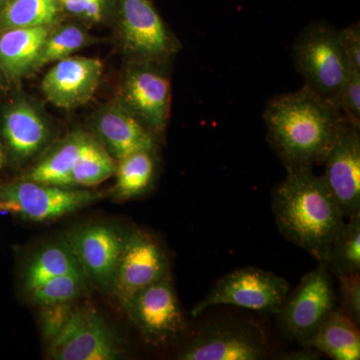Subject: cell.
Segmentation results:
<instances>
[{
	"label": "cell",
	"instance_id": "obj_29",
	"mask_svg": "<svg viewBox=\"0 0 360 360\" xmlns=\"http://www.w3.org/2000/svg\"><path fill=\"white\" fill-rule=\"evenodd\" d=\"M340 281V309L354 323L360 324V276L338 277Z\"/></svg>",
	"mask_w": 360,
	"mask_h": 360
},
{
	"label": "cell",
	"instance_id": "obj_27",
	"mask_svg": "<svg viewBox=\"0 0 360 360\" xmlns=\"http://www.w3.org/2000/svg\"><path fill=\"white\" fill-rule=\"evenodd\" d=\"M89 41L86 33L77 25H65L51 32L37 59V68L70 58Z\"/></svg>",
	"mask_w": 360,
	"mask_h": 360
},
{
	"label": "cell",
	"instance_id": "obj_15",
	"mask_svg": "<svg viewBox=\"0 0 360 360\" xmlns=\"http://www.w3.org/2000/svg\"><path fill=\"white\" fill-rule=\"evenodd\" d=\"M103 65L97 58L70 56L58 61L42 80L47 101L59 108H78L96 94Z\"/></svg>",
	"mask_w": 360,
	"mask_h": 360
},
{
	"label": "cell",
	"instance_id": "obj_4",
	"mask_svg": "<svg viewBox=\"0 0 360 360\" xmlns=\"http://www.w3.org/2000/svg\"><path fill=\"white\" fill-rule=\"evenodd\" d=\"M103 198V193L86 188L21 179L0 184V212L37 222L60 219Z\"/></svg>",
	"mask_w": 360,
	"mask_h": 360
},
{
	"label": "cell",
	"instance_id": "obj_13",
	"mask_svg": "<svg viewBox=\"0 0 360 360\" xmlns=\"http://www.w3.org/2000/svg\"><path fill=\"white\" fill-rule=\"evenodd\" d=\"M169 274L167 253L148 232L132 229L118 262L111 292L123 303Z\"/></svg>",
	"mask_w": 360,
	"mask_h": 360
},
{
	"label": "cell",
	"instance_id": "obj_6",
	"mask_svg": "<svg viewBox=\"0 0 360 360\" xmlns=\"http://www.w3.org/2000/svg\"><path fill=\"white\" fill-rule=\"evenodd\" d=\"M288 292L290 284L283 277L257 267H243L220 278L193 307L191 315L198 316L220 304L276 314Z\"/></svg>",
	"mask_w": 360,
	"mask_h": 360
},
{
	"label": "cell",
	"instance_id": "obj_14",
	"mask_svg": "<svg viewBox=\"0 0 360 360\" xmlns=\"http://www.w3.org/2000/svg\"><path fill=\"white\" fill-rule=\"evenodd\" d=\"M322 181L345 219L360 214V127L347 122L326 156Z\"/></svg>",
	"mask_w": 360,
	"mask_h": 360
},
{
	"label": "cell",
	"instance_id": "obj_31",
	"mask_svg": "<svg viewBox=\"0 0 360 360\" xmlns=\"http://www.w3.org/2000/svg\"><path fill=\"white\" fill-rule=\"evenodd\" d=\"M66 13L97 22L103 18L106 0H58Z\"/></svg>",
	"mask_w": 360,
	"mask_h": 360
},
{
	"label": "cell",
	"instance_id": "obj_33",
	"mask_svg": "<svg viewBox=\"0 0 360 360\" xmlns=\"http://www.w3.org/2000/svg\"><path fill=\"white\" fill-rule=\"evenodd\" d=\"M6 161V148L2 146L1 141H0V170L4 168Z\"/></svg>",
	"mask_w": 360,
	"mask_h": 360
},
{
	"label": "cell",
	"instance_id": "obj_17",
	"mask_svg": "<svg viewBox=\"0 0 360 360\" xmlns=\"http://www.w3.org/2000/svg\"><path fill=\"white\" fill-rule=\"evenodd\" d=\"M49 127L37 110L26 101H18L4 113L2 136L11 160H30L49 139Z\"/></svg>",
	"mask_w": 360,
	"mask_h": 360
},
{
	"label": "cell",
	"instance_id": "obj_1",
	"mask_svg": "<svg viewBox=\"0 0 360 360\" xmlns=\"http://www.w3.org/2000/svg\"><path fill=\"white\" fill-rule=\"evenodd\" d=\"M264 120L270 146L285 168L323 162L348 122L333 101L305 85L270 99Z\"/></svg>",
	"mask_w": 360,
	"mask_h": 360
},
{
	"label": "cell",
	"instance_id": "obj_34",
	"mask_svg": "<svg viewBox=\"0 0 360 360\" xmlns=\"http://www.w3.org/2000/svg\"><path fill=\"white\" fill-rule=\"evenodd\" d=\"M4 72L2 71L1 68H0V90L2 89V82H4Z\"/></svg>",
	"mask_w": 360,
	"mask_h": 360
},
{
	"label": "cell",
	"instance_id": "obj_24",
	"mask_svg": "<svg viewBox=\"0 0 360 360\" xmlns=\"http://www.w3.org/2000/svg\"><path fill=\"white\" fill-rule=\"evenodd\" d=\"M60 9L58 0H9L0 9V32L51 26L58 20Z\"/></svg>",
	"mask_w": 360,
	"mask_h": 360
},
{
	"label": "cell",
	"instance_id": "obj_8",
	"mask_svg": "<svg viewBox=\"0 0 360 360\" xmlns=\"http://www.w3.org/2000/svg\"><path fill=\"white\" fill-rule=\"evenodd\" d=\"M49 341L52 359L115 360L124 354L122 340L90 307H73L65 326Z\"/></svg>",
	"mask_w": 360,
	"mask_h": 360
},
{
	"label": "cell",
	"instance_id": "obj_5",
	"mask_svg": "<svg viewBox=\"0 0 360 360\" xmlns=\"http://www.w3.org/2000/svg\"><path fill=\"white\" fill-rule=\"evenodd\" d=\"M335 285L329 270L319 264L288 292L277 311V326L284 338L304 345L335 309Z\"/></svg>",
	"mask_w": 360,
	"mask_h": 360
},
{
	"label": "cell",
	"instance_id": "obj_32",
	"mask_svg": "<svg viewBox=\"0 0 360 360\" xmlns=\"http://www.w3.org/2000/svg\"><path fill=\"white\" fill-rule=\"evenodd\" d=\"M338 40L350 68L360 70V25L359 21L338 30Z\"/></svg>",
	"mask_w": 360,
	"mask_h": 360
},
{
	"label": "cell",
	"instance_id": "obj_22",
	"mask_svg": "<svg viewBox=\"0 0 360 360\" xmlns=\"http://www.w3.org/2000/svg\"><path fill=\"white\" fill-rule=\"evenodd\" d=\"M156 165V151L148 150L137 151L116 161V198L129 200L148 193L155 181Z\"/></svg>",
	"mask_w": 360,
	"mask_h": 360
},
{
	"label": "cell",
	"instance_id": "obj_12",
	"mask_svg": "<svg viewBox=\"0 0 360 360\" xmlns=\"http://www.w3.org/2000/svg\"><path fill=\"white\" fill-rule=\"evenodd\" d=\"M130 233L111 225L86 224L68 231L65 240L86 276L110 290Z\"/></svg>",
	"mask_w": 360,
	"mask_h": 360
},
{
	"label": "cell",
	"instance_id": "obj_23",
	"mask_svg": "<svg viewBox=\"0 0 360 360\" xmlns=\"http://www.w3.org/2000/svg\"><path fill=\"white\" fill-rule=\"evenodd\" d=\"M323 265L336 277L360 271V214L345 222L329 246Z\"/></svg>",
	"mask_w": 360,
	"mask_h": 360
},
{
	"label": "cell",
	"instance_id": "obj_26",
	"mask_svg": "<svg viewBox=\"0 0 360 360\" xmlns=\"http://www.w3.org/2000/svg\"><path fill=\"white\" fill-rule=\"evenodd\" d=\"M87 276L84 272H72L49 279L26 292L32 302L39 305L72 302L84 293Z\"/></svg>",
	"mask_w": 360,
	"mask_h": 360
},
{
	"label": "cell",
	"instance_id": "obj_9",
	"mask_svg": "<svg viewBox=\"0 0 360 360\" xmlns=\"http://www.w3.org/2000/svg\"><path fill=\"white\" fill-rule=\"evenodd\" d=\"M153 61H131L122 85L120 103L155 137L167 129L172 85L162 66Z\"/></svg>",
	"mask_w": 360,
	"mask_h": 360
},
{
	"label": "cell",
	"instance_id": "obj_21",
	"mask_svg": "<svg viewBox=\"0 0 360 360\" xmlns=\"http://www.w3.org/2000/svg\"><path fill=\"white\" fill-rule=\"evenodd\" d=\"M72 272L84 270L68 241L52 243L37 251L23 265L20 272L21 288L26 293L49 279Z\"/></svg>",
	"mask_w": 360,
	"mask_h": 360
},
{
	"label": "cell",
	"instance_id": "obj_35",
	"mask_svg": "<svg viewBox=\"0 0 360 360\" xmlns=\"http://www.w3.org/2000/svg\"><path fill=\"white\" fill-rule=\"evenodd\" d=\"M4 6V0H0V9Z\"/></svg>",
	"mask_w": 360,
	"mask_h": 360
},
{
	"label": "cell",
	"instance_id": "obj_2",
	"mask_svg": "<svg viewBox=\"0 0 360 360\" xmlns=\"http://www.w3.org/2000/svg\"><path fill=\"white\" fill-rule=\"evenodd\" d=\"M274 188L272 210L281 234L323 264L345 217L311 167L286 168Z\"/></svg>",
	"mask_w": 360,
	"mask_h": 360
},
{
	"label": "cell",
	"instance_id": "obj_10",
	"mask_svg": "<svg viewBox=\"0 0 360 360\" xmlns=\"http://www.w3.org/2000/svg\"><path fill=\"white\" fill-rule=\"evenodd\" d=\"M271 350L264 333L238 322L206 326L184 348L180 360H262Z\"/></svg>",
	"mask_w": 360,
	"mask_h": 360
},
{
	"label": "cell",
	"instance_id": "obj_18",
	"mask_svg": "<svg viewBox=\"0 0 360 360\" xmlns=\"http://www.w3.org/2000/svg\"><path fill=\"white\" fill-rule=\"evenodd\" d=\"M51 26L18 27L0 32V68L7 77L18 79L35 70Z\"/></svg>",
	"mask_w": 360,
	"mask_h": 360
},
{
	"label": "cell",
	"instance_id": "obj_11",
	"mask_svg": "<svg viewBox=\"0 0 360 360\" xmlns=\"http://www.w3.org/2000/svg\"><path fill=\"white\" fill-rule=\"evenodd\" d=\"M122 305L151 342H165L186 329V317L169 274L139 290Z\"/></svg>",
	"mask_w": 360,
	"mask_h": 360
},
{
	"label": "cell",
	"instance_id": "obj_16",
	"mask_svg": "<svg viewBox=\"0 0 360 360\" xmlns=\"http://www.w3.org/2000/svg\"><path fill=\"white\" fill-rule=\"evenodd\" d=\"M97 134L116 161L137 151H156L158 139L122 103L105 106L96 122Z\"/></svg>",
	"mask_w": 360,
	"mask_h": 360
},
{
	"label": "cell",
	"instance_id": "obj_20",
	"mask_svg": "<svg viewBox=\"0 0 360 360\" xmlns=\"http://www.w3.org/2000/svg\"><path fill=\"white\" fill-rule=\"evenodd\" d=\"M90 137L80 131L68 135L20 179L49 186H70L71 172Z\"/></svg>",
	"mask_w": 360,
	"mask_h": 360
},
{
	"label": "cell",
	"instance_id": "obj_25",
	"mask_svg": "<svg viewBox=\"0 0 360 360\" xmlns=\"http://www.w3.org/2000/svg\"><path fill=\"white\" fill-rule=\"evenodd\" d=\"M116 162L103 144L90 137L70 176L71 187H92L115 175Z\"/></svg>",
	"mask_w": 360,
	"mask_h": 360
},
{
	"label": "cell",
	"instance_id": "obj_28",
	"mask_svg": "<svg viewBox=\"0 0 360 360\" xmlns=\"http://www.w3.org/2000/svg\"><path fill=\"white\" fill-rule=\"evenodd\" d=\"M333 103L348 122L360 127V70L350 68Z\"/></svg>",
	"mask_w": 360,
	"mask_h": 360
},
{
	"label": "cell",
	"instance_id": "obj_30",
	"mask_svg": "<svg viewBox=\"0 0 360 360\" xmlns=\"http://www.w3.org/2000/svg\"><path fill=\"white\" fill-rule=\"evenodd\" d=\"M73 307L72 302L42 305L41 328L47 340H51L63 329Z\"/></svg>",
	"mask_w": 360,
	"mask_h": 360
},
{
	"label": "cell",
	"instance_id": "obj_19",
	"mask_svg": "<svg viewBox=\"0 0 360 360\" xmlns=\"http://www.w3.org/2000/svg\"><path fill=\"white\" fill-rule=\"evenodd\" d=\"M302 347L312 348L335 360H359V326L335 307L315 335Z\"/></svg>",
	"mask_w": 360,
	"mask_h": 360
},
{
	"label": "cell",
	"instance_id": "obj_7",
	"mask_svg": "<svg viewBox=\"0 0 360 360\" xmlns=\"http://www.w3.org/2000/svg\"><path fill=\"white\" fill-rule=\"evenodd\" d=\"M125 51L132 61L167 63L179 44L151 0H116Z\"/></svg>",
	"mask_w": 360,
	"mask_h": 360
},
{
	"label": "cell",
	"instance_id": "obj_3",
	"mask_svg": "<svg viewBox=\"0 0 360 360\" xmlns=\"http://www.w3.org/2000/svg\"><path fill=\"white\" fill-rule=\"evenodd\" d=\"M291 51L305 86L333 103L350 70L338 30L324 21L310 23L296 37Z\"/></svg>",
	"mask_w": 360,
	"mask_h": 360
}]
</instances>
